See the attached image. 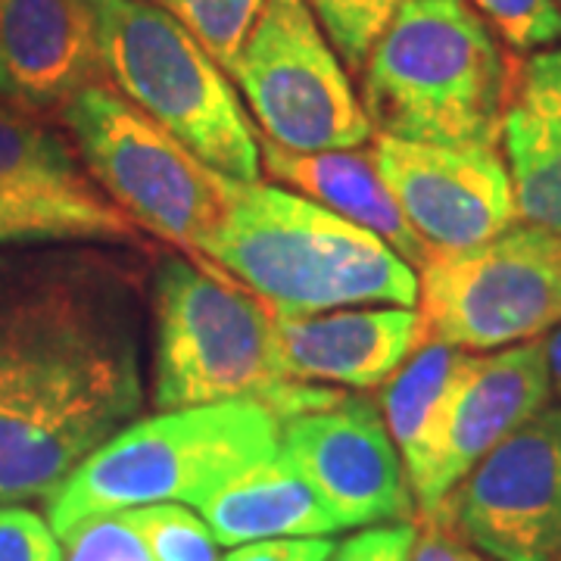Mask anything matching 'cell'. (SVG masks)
<instances>
[{"mask_svg": "<svg viewBox=\"0 0 561 561\" xmlns=\"http://www.w3.org/2000/svg\"><path fill=\"white\" fill-rule=\"evenodd\" d=\"M415 546V522L365 527L356 537L334 546L328 561H409Z\"/></svg>", "mask_w": 561, "mask_h": 561, "instance_id": "27", "label": "cell"}, {"mask_svg": "<svg viewBox=\"0 0 561 561\" xmlns=\"http://www.w3.org/2000/svg\"><path fill=\"white\" fill-rule=\"evenodd\" d=\"M231 76L265 0H157Z\"/></svg>", "mask_w": 561, "mask_h": 561, "instance_id": "21", "label": "cell"}, {"mask_svg": "<svg viewBox=\"0 0 561 561\" xmlns=\"http://www.w3.org/2000/svg\"><path fill=\"white\" fill-rule=\"evenodd\" d=\"M57 241L150 247L88 175L69 140L28 110L0 101V247Z\"/></svg>", "mask_w": 561, "mask_h": 561, "instance_id": "11", "label": "cell"}, {"mask_svg": "<svg viewBox=\"0 0 561 561\" xmlns=\"http://www.w3.org/2000/svg\"><path fill=\"white\" fill-rule=\"evenodd\" d=\"M0 561H62L60 537L22 502H0Z\"/></svg>", "mask_w": 561, "mask_h": 561, "instance_id": "26", "label": "cell"}, {"mask_svg": "<svg viewBox=\"0 0 561 561\" xmlns=\"http://www.w3.org/2000/svg\"><path fill=\"white\" fill-rule=\"evenodd\" d=\"M549 400L552 383L542 341L468 353L443 402L427 461L409 481L419 515H434L440 502Z\"/></svg>", "mask_w": 561, "mask_h": 561, "instance_id": "14", "label": "cell"}, {"mask_svg": "<svg viewBox=\"0 0 561 561\" xmlns=\"http://www.w3.org/2000/svg\"><path fill=\"white\" fill-rule=\"evenodd\" d=\"M260 160L272 179L290 184L306 201L319 203L346 221L371 231L390 250H397L412 268H421L431 256V247L421 241L419 231L402 216L400 203L393 201L368 150L356 147L300 153L262 138Z\"/></svg>", "mask_w": 561, "mask_h": 561, "instance_id": "18", "label": "cell"}, {"mask_svg": "<svg viewBox=\"0 0 561 561\" xmlns=\"http://www.w3.org/2000/svg\"><path fill=\"white\" fill-rule=\"evenodd\" d=\"M368 153L402 216L431 250L474 247L518 221L515 187L500 147L375 135Z\"/></svg>", "mask_w": 561, "mask_h": 561, "instance_id": "13", "label": "cell"}, {"mask_svg": "<svg viewBox=\"0 0 561 561\" xmlns=\"http://www.w3.org/2000/svg\"><path fill=\"white\" fill-rule=\"evenodd\" d=\"M341 390L284 375L275 316L216 262L165 256L153 278V405L187 409L256 400L297 419Z\"/></svg>", "mask_w": 561, "mask_h": 561, "instance_id": "3", "label": "cell"}, {"mask_svg": "<svg viewBox=\"0 0 561 561\" xmlns=\"http://www.w3.org/2000/svg\"><path fill=\"white\" fill-rule=\"evenodd\" d=\"M135 278L103 253L0 260V502L47 500L138 419Z\"/></svg>", "mask_w": 561, "mask_h": 561, "instance_id": "1", "label": "cell"}, {"mask_svg": "<svg viewBox=\"0 0 561 561\" xmlns=\"http://www.w3.org/2000/svg\"><path fill=\"white\" fill-rule=\"evenodd\" d=\"M471 7L512 50L534 54L561 44V7L556 0H471Z\"/></svg>", "mask_w": 561, "mask_h": 561, "instance_id": "24", "label": "cell"}, {"mask_svg": "<svg viewBox=\"0 0 561 561\" xmlns=\"http://www.w3.org/2000/svg\"><path fill=\"white\" fill-rule=\"evenodd\" d=\"M88 175L147 238L206 260L225 219L228 175L197 160L138 106L91 84L60 110Z\"/></svg>", "mask_w": 561, "mask_h": 561, "instance_id": "7", "label": "cell"}, {"mask_svg": "<svg viewBox=\"0 0 561 561\" xmlns=\"http://www.w3.org/2000/svg\"><path fill=\"white\" fill-rule=\"evenodd\" d=\"M206 260L241 280L272 316L419 302L415 268L381 238L260 181H228L225 219Z\"/></svg>", "mask_w": 561, "mask_h": 561, "instance_id": "2", "label": "cell"}, {"mask_svg": "<svg viewBox=\"0 0 561 561\" xmlns=\"http://www.w3.org/2000/svg\"><path fill=\"white\" fill-rule=\"evenodd\" d=\"M424 341L493 353L561 324V234L515 221L490 241L431 250L419 268Z\"/></svg>", "mask_w": 561, "mask_h": 561, "instance_id": "8", "label": "cell"}, {"mask_svg": "<svg viewBox=\"0 0 561 561\" xmlns=\"http://www.w3.org/2000/svg\"><path fill=\"white\" fill-rule=\"evenodd\" d=\"M62 561H153L147 542L122 512L84 518L60 537Z\"/></svg>", "mask_w": 561, "mask_h": 561, "instance_id": "25", "label": "cell"}, {"mask_svg": "<svg viewBox=\"0 0 561 561\" xmlns=\"http://www.w3.org/2000/svg\"><path fill=\"white\" fill-rule=\"evenodd\" d=\"M7 101L62 110L79 91L106 84L88 0H3Z\"/></svg>", "mask_w": 561, "mask_h": 561, "instance_id": "16", "label": "cell"}, {"mask_svg": "<svg viewBox=\"0 0 561 561\" xmlns=\"http://www.w3.org/2000/svg\"><path fill=\"white\" fill-rule=\"evenodd\" d=\"M122 515L147 542L153 561H221L219 540L213 537V530L181 502L122 508Z\"/></svg>", "mask_w": 561, "mask_h": 561, "instance_id": "22", "label": "cell"}, {"mask_svg": "<svg viewBox=\"0 0 561 561\" xmlns=\"http://www.w3.org/2000/svg\"><path fill=\"white\" fill-rule=\"evenodd\" d=\"M88 3L103 76L122 98L221 175L260 179L256 131L201 41L153 0Z\"/></svg>", "mask_w": 561, "mask_h": 561, "instance_id": "6", "label": "cell"}, {"mask_svg": "<svg viewBox=\"0 0 561 561\" xmlns=\"http://www.w3.org/2000/svg\"><path fill=\"white\" fill-rule=\"evenodd\" d=\"M280 453L343 527L415 522L419 508L381 405L350 397L280 421Z\"/></svg>", "mask_w": 561, "mask_h": 561, "instance_id": "12", "label": "cell"}, {"mask_svg": "<svg viewBox=\"0 0 561 561\" xmlns=\"http://www.w3.org/2000/svg\"><path fill=\"white\" fill-rule=\"evenodd\" d=\"M280 421L256 400L165 409L135 419L79 461L47 496V522L62 537L84 518L153 502L201 505L221 483L272 459Z\"/></svg>", "mask_w": 561, "mask_h": 561, "instance_id": "5", "label": "cell"}, {"mask_svg": "<svg viewBox=\"0 0 561 561\" xmlns=\"http://www.w3.org/2000/svg\"><path fill=\"white\" fill-rule=\"evenodd\" d=\"M500 144L518 221L561 234V44L512 69Z\"/></svg>", "mask_w": 561, "mask_h": 561, "instance_id": "17", "label": "cell"}, {"mask_svg": "<svg viewBox=\"0 0 561 561\" xmlns=\"http://www.w3.org/2000/svg\"><path fill=\"white\" fill-rule=\"evenodd\" d=\"M559 561H561V559H559Z\"/></svg>", "mask_w": 561, "mask_h": 561, "instance_id": "33", "label": "cell"}, {"mask_svg": "<svg viewBox=\"0 0 561 561\" xmlns=\"http://www.w3.org/2000/svg\"><path fill=\"white\" fill-rule=\"evenodd\" d=\"M334 546L328 537H280L234 546L221 561H328Z\"/></svg>", "mask_w": 561, "mask_h": 561, "instance_id": "29", "label": "cell"}, {"mask_svg": "<svg viewBox=\"0 0 561 561\" xmlns=\"http://www.w3.org/2000/svg\"><path fill=\"white\" fill-rule=\"evenodd\" d=\"M409 561H490L481 549L461 537L443 515L415 518V546Z\"/></svg>", "mask_w": 561, "mask_h": 561, "instance_id": "28", "label": "cell"}, {"mask_svg": "<svg viewBox=\"0 0 561 561\" xmlns=\"http://www.w3.org/2000/svg\"><path fill=\"white\" fill-rule=\"evenodd\" d=\"M405 0H306L341 60L362 72L368 50Z\"/></svg>", "mask_w": 561, "mask_h": 561, "instance_id": "23", "label": "cell"}, {"mask_svg": "<svg viewBox=\"0 0 561 561\" xmlns=\"http://www.w3.org/2000/svg\"><path fill=\"white\" fill-rule=\"evenodd\" d=\"M465 359H468L465 350L440 341H424L402 362L400 371L383 383L378 405L387 421V431L400 449L409 481L427 461L443 402L449 397V387L456 381Z\"/></svg>", "mask_w": 561, "mask_h": 561, "instance_id": "20", "label": "cell"}, {"mask_svg": "<svg viewBox=\"0 0 561 561\" xmlns=\"http://www.w3.org/2000/svg\"><path fill=\"white\" fill-rule=\"evenodd\" d=\"M542 350H546V365H549L552 397H559L561 400V324H556V328L542 337Z\"/></svg>", "mask_w": 561, "mask_h": 561, "instance_id": "30", "label": "cell"}, {"mask_svg": "<svg viewBox=\"0 0 561 561\" xmlns=\"http://www.w3.org/2000/svg\"><path fill=\"white\" fill-rule=\"evenodd\" d=\"M275 341L287 378L371 390L390 381L419 350L424 328L415 306L331 309L316 316H275Z\"/></svg>", "mask_w": 561, "mask_h": 561, "instance_id": "15", "label": "cell"}, {"mask_svg": "<svg viewBox=\"0 0 561 561\" xmlns=\"http://www.w3.org/2000/svg\"><path fill=\"white\" fill-rule=\"evenodd\" d=\"M508 57L468 0H405L362 66L375 135L500 147Z\"/></svg>", "mask_w": 561, "mask_h": 561, "instance_id": "4", "label": "cell"}, {"mask_svg": "<svg viewBox=\"0 0 561 561\" xmlns=\"http://www.w3.org/2000/svg\"><path fill=\"white\" fill-rule=\"evenodd\" d=\"M197 512L219 546L231 549L280 537H328L341 530L312 483L280 449L221 483L197 505Z\"/></svg>", "mask_w": 561, "mask_h": 561, "instance_id": "19", "label": "cell"}, {"mask_svg": "<svg viewBox=\"0 0 561 561\" xmlns=\"http://www.w3.org/2000/svg\"><path fill=\"white\" fill-rule=\"evenodd\" d=\"M231 79L265 140L300 150H356L375 138L341 54L306 0H265Z\"/></svg>", "mask_w": 561, "mask_h": 561, "instance_id": "9", "label": "cell"}, {"mask_svg": "<svg viewBox=\"0 0 561 561\" xmlns=\"http://www.w3.org/2000/svg\"><path fill=\"white\" fill-rule=\"evenodd\" d=\"M0 101H7V72H3V0H0Z\"/></svg>", "mask_w": 561, "mask_h": 561, "instance_id": "31", "label": "cell"}, {"mask_svg": "<svg viewBox=\"0 0 561 561\" xmlns=\"http://www.w3.org/2000/svg\"><path fill=\"white\" fill-rule=\"evenodd\" d=\"M556 3H559V7H561V0H556Z\"/></svg>", "mask_w": 561, "mask_h": 561, "instance_id": "32", "label": "cell"}, {"mask_svg": "<svg viewBox=\"0 0 561 561\" xmlns=\"http://www.w3.org/2000/svg\"><path fill=\"white\" fill-rule=\"evenodd\" d=\"M434 515L490 561L561 559V405L502 440Z\"/></svg>", "mask_w": 561, "mask_h": 561, "instance_id": "10", "label": "cell"}]
</instances>
